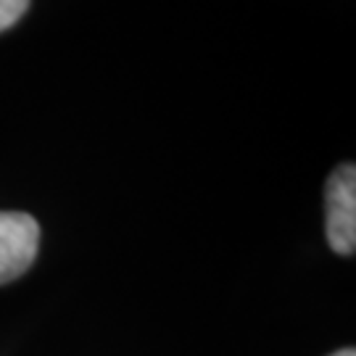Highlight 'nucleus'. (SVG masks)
I'll return each mask as SVG.
<instances>
[{
	"label": "nucleus",
	"instance_id": "f257e3e1",
	"mask_svg": "<svg viewBox=\"0 0 356 356\" xmlns=\"http://www.w3.org/2000/svg\"><path fill=\"white\" fill-rule=\"evenodd\" d=\"M327 206V241L332 251L351 256L356 248V166L341 164L325 188Z\"/></svg>",
	"mask_w": 356,
	"mask_h": 356
},
{
	"label": "nucleus",
	"instance_id": "f03ea898",
	"mask_svg": "<svg viewBox=\"0 0 356 356\" xmlns=\"http://www.w3.org/2000/svg\"><path fill=\"white\" fill-rule=\"evenodd\" d=\"M40 248V225L24 211H0V285L19 280Z\"/></svg>",
	"mask_w": 356,
	"mask_h": 356
},
{
	"label": "nucleus",
	"instance_id": "7ed1b4c3",
	"mask_svg": "<svg viewBox=\"0 0 356 356\" xmlns=\"http://www.w3.org/2000/svg\"><path fill=\"white\" fill-rule=\"evenodd\" d=\"M32 0H0V32L11 29L26 13Z\"/></svg>",
	"mask_w": 356,
	"mask_h": 356
},
{
	"label": "nucleus",
	"instance_id": "20e7f679",
	"mask_svg": "<svg viewBox=\"0 0 356 356\" xmlns=\"http://www.w3.org/2000/svg\"><path fill=\"white\" fill-rule=\"evenodd\" d=\"M330 356H356V351L354 348H341V351H335V354H330Z\"/></svg>",
	"mask_w": 356,
	"mask_h": 356
}]
</instances>
